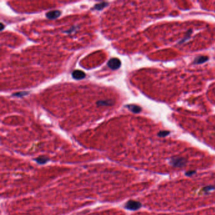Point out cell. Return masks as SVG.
Segmentation results:
<instances>
[{
  "mask_svg": "<svg viewBox=\"0 0 215 215\" xmlns=\"http://www.w3.org/2000/svg\"><path fill=\"white\" fill-rule=\"evenodd\" d=\"M187 162V160L183 157H174L171 158L169 162L170 165L175 168H182L186 165Z\"/></svg>",
  "mask_w": 215,
  "mask_h": 215,
  "instance_id": "6da1fadb",
  "label": "cell"
},
{
  "mask_svg": "<svg viewBox=\"0 0 215 215\" xmlns=\"http://www.w3.org/2000/svg\"><path fill=\"white\" fill-rule=\"evenodd\" d=\"M141 207V203L139 201L130 200L126 202V205H125V208L128 210L136 211L139 209Z\"/></svg>",
  "mask_w": 215,
  "mask_h": 215,
  "instance_id": "7a4b0ae2",
  "label": "cell"
},
{
  "mask_svg": "<svg viewBox=\"0 0 215 215\" xmlns=\"http://www.w3.org/2000/svg\"><path fill=\"white\" fill-rule=\"evenodd\" d=\"M121 62L118 58H112L107 62V66L112 70H116L120 67Z\"/></svg>",
  "mask_w": 215,
  "mask_h": 215,
  "instance_id": "3957f363",
  "label": "cell"
},
{
  "mask_svg": "<svg viewBox=\"0 0 215 215\" xmlns=\"http://www.w3.org/2000/svg\"><path fill=\"white\" fill-rule=\"evenodd\" d=\"M46 17L50 20H54L57 18L61 15V11L59 10H53L49 11L46 13Z\"/></svg>",
  "mask_w": 215,
  "mask_h": 215,
  "instance_id": "277c9868",
  "label": "cell"
},
{
  "mask_svg": "<svg viewBox=\"0 0 215 215\" xmlns=\"http://www.w3.org/2000/svg\"><path fill=\"white\" fill-rule=\"evenodd\" d=\"M85 76H86L85 73L83 71H81V70H75V71L72 73L73 78L78 80L83 79Z\"/></svg>",
  "mask_w": 215,
  "mask_h": 215,
  "instance_id": "5b68a950",
  "label": "cell"
},
{
  "mask_svg": "<svg viewBox=\"0 0 215 215\" xmlns=\"http://www.w3.org/2000/svg\"><path fill=\"white\" fill-rule=\"evenodd\" d=\"M208 60H209V57L208 56H197L194 59L193 63L195 65L201 64L204 63V62L208 61Z\"/></svg>",
  "mask_w": 215,
  "mask_h": 215,
  "instance_id": "8992f818",
  "label": "cell"
},
{
  "mask_svg": "<svg viewBox=\"0 0 215 215\" xmlns=\"http://www.w3.org/2000/svg\"><path fill=\"white\" fill-rule=\"evenodd\" d=\"M127 107L130 111L133 113H135V114L139 113L142 110L141 107H140L139 106H138V105H127Z\"/></svg>",
  "mask_w": 215,
  "mask_h": 215,
  "instance_id": "52a82bcc",
  "label": "cell"
},
{
  "mask_svg": "<svg viewBox=\"0 0 215 215\" xmlns=\"http://www.w3.org/2000/svg\"><path fill=\"white\" fill-rule=\"evenodd\" d=\"M36 160L39 164H44L49 161V158L45 157V156H39L36 159Z\"/></svg>",
  "mask_w": 215,
  "mask_h": 215,
  "instance_id": "ba28073f",
  "label": "cell"
},
{
  "mask_svg": "<svg viewBox=\"0 0 215 215\" xmlns=\"http://www.w3.org/2000/svg\"><path fill=\"white\" fill-rule=\"evenodd\" d=\"M192 33H193V31H192V30H189L188 31V32H187V34H186V37H184V38H183V39H182V40L181 41H180L179 42V44H183V42H186V41H187V40H188V39L190 38V36H191V34H192Z\"/></svg>",
  "mask_w": 215,
  "mask_h": 215,
  "instance_id": "9c48e42d",
  "label": "cell"
},
{
  "mask_svg": "<svg viewBox=\"0 0 215 215\" xmlns=\"http://www.w3.org/2000/svg\"><path fill=\"white\" fill-rule=\"evenodd\" d=\"M107 4H108V3H106V2L101 3L97 4V5H95V8H96L97 10H102L103 8H105V6H107Z\"/></svg>",
  "mask_w": 215,
  "mask_h": 215,
  "instance_id": "30bf717a",
  "label": "cell"
},
{
  "mask_svg": "<svg viewBox=\"0 0 215 215\" xmlns=\"http://www.w3.org/2000/svg\"><path fill=\"white\" fill-rule=\"evenodd\" d=\"M170 134V131H160L158 133V136L161 138H163V137H166Z\"/></svg>",
  "mask_w": 215,
  "mask_h": 215,
  "instance_id": "8fae6325",
  "label": "cell"
},
{
  "mask_svg": "<svg viewBox=\"0 0 215 215\" xmlns=\"http://www.w3.org/2000/svg\"><path fill=\"white\" fill-rule=\"evenodd\" d=\"M214 189H215V186H208L205 187L203 189V190H204V192H206V193H208L210 192V191L213 190Z\"/></svg>",
  "mask_w": 215,
  "mask_h": 215,
  "instance_id": "7c38bea8",
  "label": "cell"
},
{
  "mask_svg": "<svg viewBox=\"0 0 215 215\" xmlns=\"http://www.w3.org/2000/svg\"><path fill=\"white\" fill-rule=\"evenodd\" d=\"M97 104L102 105H111V103H109V101H99Z\"/></svg>",
  "mask_w": 215,
  "mask_h": 215,
  "instance_id": "4fadbf2b",
  "label": "cell"
},
{
  "mask_svg": "<svg viewBox=\"0 0 215 215\" xmlns=\"http://www.w3.org/2000/svg\"><path fill=\"white\" fill-rule=\"evenodd\" d=\"M195 173H196V172L194 171V170H193V171H188L186 173V175L187 176H192L193 175H194Z\"/></svg>",
  "mask_w": 215,
  "mask_h": 215,
  "instance_id": "5bb4252c",
  "label": "cell"
},
{
  "mask_svg": "<svg viewBox=\"0 0 215 215\" xmlns=\"http://www.w3.org/2000/svg\"><path fill=\"white\" fill-rule=\"evenodd\" d=\"M28 93H25V92H22V93H16V94H14L15 96L17 97H23L25 96V95H27Z\"/></svg>",
  "mask_w": 215,
  "mask_h": 215,
  "instance_id": "9a60e30c",
  "label": "cell"
},
{
  "mask_svg": "<svg viewBox=\"0 0 215 215\" xmlns=\"http://www.w3.org/2000/svg\"><path fill=\"white\" fill-rule=\"evenodd\" d=\"M1 30H3V28H4V25L3 24V23H1Z\"/></svg>",
  "mask_w": 215,
  "mask_h": 215,
  "instance_id": "2e32d148",
  "label": "cell"
}]
</instances>
